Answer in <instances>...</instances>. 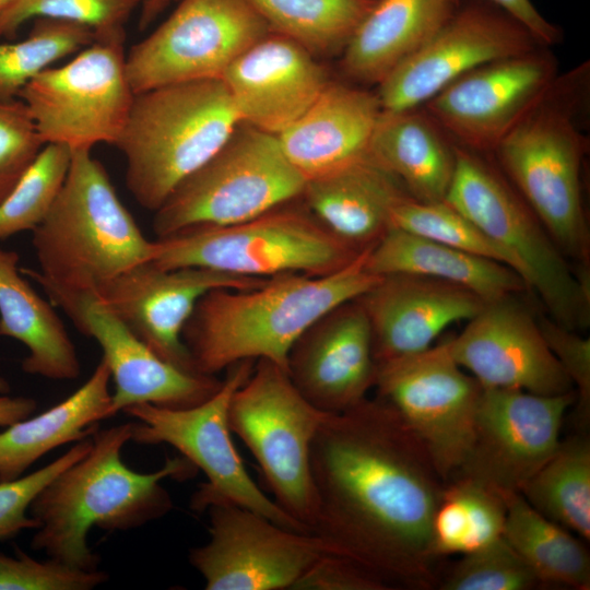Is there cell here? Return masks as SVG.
Instances as JSON below:
<instances>
[{"instance_id":"obj_44","label":"cell","mask_w":590,"mask_h":590,"mask_svg":"<svg viewBox=\"0 0 590 590\" xmlns=\"http://www.w3.org/2000/svg\"><path fill=\"white\" fill-rule=\"evenodd\" d=\"M536 319L547 346L576 388L575 420L585 432L590 420V339L546 316Z\"/></svg>"},{"instance_id":"obj_48","label":"cell","mask_w":590,"mask_h":590,"mask_svg":"<svg viewBox=\"0 0 590 590\" xmlns=\"http://www.w3.org/2000/svg\"><path fill=\"white\" fill-rule=\"evenodd\" d=\"M178 0H141L139 14V30H146L158 16Z\"/></svg>"},{"instance_id":"obj_17","label":"cell","mask_w":590,"mask_h":590,"mask_svg":"<svg viewBox=\"0 0 590 590\" xmlns=\"http://www.w3.org/2000/svg\"><path fill=\"white\" fill-rule=\"evenodd\" d=\"M575 401V391L542 396L483 388L470 451L452 479L518 492L556 450L564 415Z\"/></svg>"},{"instance_id":"obj_9","label":"cell","mask_w":590,"mask_h":590,"mask_svg":"<svg viewBox=\"0 0 590 590\" xmlns=\"http://www.w3.org/2000/svg\"><path fill=\"white\" fill-rule=\"evenodd\" d=\"M305 184L275 134L240 122L175 187L154 212L152 228L161 238L196 225L244 222L302 197Z\"/></svg>"},{"instance_id":"obj_27","label":"cell","mask_w":590,"mask_h":590,"mask_svg":"<svg viewBox=\"0 0 590 590\" xmlns=\"http://www.w3.org/2000/svg\"><path fill=\"white\" fill-rule=\"evenodd\" d=\"M401 184L369 160L306 180V208L335 236L358 250L375 246L390 228Z\"/></svg>"},{"instance_id":"obj_49","label":"cell","mask_w":590,"mask_h":590,"mask_svg":"<svg viewBox=\"0 0 590 590\" xmlns=\"http://www.w3.org/2000/svg\"><path fill=\"white\" fill-rule=\"evenodd\" d=\"M14 0H0V11L9 7Z\"/></svg>"},{"instance_id":"obj_7","label":"cell","mask_w":590,"mask_h":590,"mask_svg":"<svg viewBox=\"0 0 590 590\" xmlns=\"http://www.w3.org/2000/svg\"><path fill=\"white\" fill-rule=\"evenodd\" d=\"M456 146V168L444 201L520 264L558 324L579 332L590 323V278H579L539 219L498 166L483 153Z\"/></svg>"},{"instance_id":"obj_34","label":"cell","mask_w":590,"mask_h":590,"mask_svg":"<svg viewBox=\"0 0 590 590\" xmlns=\"http://www.w3.org/2000/svg\"><path fill=\"white\" fill-rule=\"evenodd\" d=\"M506 507L492 487L467 477L445 483L430 521L434 559L468 554L503 536Z\"/></svg>"},{"instance_id":"obj_41","label":"cell","mask_w":590,"mask_h":590,"mask_svg":"<svg viewBox=\"0 0 590 590\" xmlns=\"http://www.w3.org/2000/svg\"><path fill=\"white\" fill-rule=\"evenodd\" d=\"M92 447V437L76 441L49 464L10 481L0 482V541L27 529H37V521L27 515L35 497L61 471L84 457Z\"/></svg>"},{"instance_id":"obj_36","label":"cell","mask_w":590,"mask_h":590,"mask_svg":"<svg viewBox=\"0 0 590 590\" xmlns=\"http://www.w3.org/2000/svg\"><path fill=\"white\" fill-rule=\"evenodd\" d=\"M94 42V33L85 25L50 17L34 19L24 39L0 43V99L17 98L21 90L39 72Z\"/></svg>"},{"instance_id":"obj_18","label":"cell","mask_w":590,"mask_h":590,"mask_svg":"<svg viewBox=\"0 0 590 590\" xmlns=\"http://www.w3.org/2000/svg\"><path fill=\"white\" fill-rule=\"evenodd\" d=\"M557 74L555 57L538 47L463 74L423 106L455 144L493 153Z\"/></svg>"},{"instance_id":"obj_40","label":"cell","mask_w":590,"mask_h":590,"mask_svg":"<svg viewBox=\"0 0 590 590\" xmlns=\"http://www.w3.org/2000/svg\"><path fill=\"white\" fill-rule=\"evenodd\" d=\"M542 585L502 536L464 554L441 581L442 590H530Z\"/></svg>"},{"instance_id":"obj_13","label":"cell","mask_w":590,"mask_h":590,"mask_svg":"<svg viewBox=\"0 0 590 590\" xmlns=\"http://www.w3.org/2000/svg\"><path fill=\"white\" fill-rule=\"evenodd\" d=\"M126 54L134 94L168 84L222 79L247 48L272 32L248 0H178Z\"/></svg>"},{"instance_id":"obj_39","label":"cell","mask_w":590,"mask_h":590,"mask_svg":"<svg viewBox=\"0 0 590 590\" xmlns=\"http://www.w3.org/2000/svg\"><path fill=\"white\" fill-rule=\"evenodd\" d=\"M141 0H14L0 11V37L15 36L31 19L50 17L87 26L95 40L125 42L126 24Z\"/></svg>"},{"instance_id":"obj_25","label":"cell","mask_w":590,"mask_h":590,"mask_svg":"<svg viewBox=\"0 0 590 590\" xmlns=\"http://www.w3.org/2000/svg\"><path fill=\"white\" fill-rule=\"evenodd\" d=\"M380 113L376 93L329 81L276 137L287 160L308 180L368 160Z\"/></svg>"},{"instance_id":"obj_24","label":"cell","mask_w":590,"mask_h":590,"mask_svg":"<svg viewBox=\"0 0 590 590\" xmlns=\"http://www.w3.org/2000/svg\"><path fill=\"white\" fill-rule=\"evenodd\" d=\"M370 324L376 364L423 352L451 323L469 320L484 299L458 285L413 274H387L357 297Z\"/></svg>"},{"instance_id":"obj_42","label":"cell","mask_w":590,"mask_h":590,"mask_svg":"<svg viewBox=\"0 0 590 590\" xmlns=\"http://www.w3.org/2000/svg\"><path fill=\"white\" fill-rule=\"evenodd\" d=\"M108 578L98 569H79L49 557L37 560L21 550L14 557L0 553V590H91Z\"/></svg>"},{"instance_id":"obj_21","label":"cell","mask_w":590,"mask_h":590,"mask_svg":"<svg viewBox=\"0 0 590 590\" xmlns=\"http://www.w3.org/2000/svg\"><path fill=\"white\" fill-rule=\"evenodd\" d=\"M286 371L299 393L324 413L343 412L367 398L377 364L369 320L357 298L332 308L298 337Z\"/></svg>"},{"instance_id":"obj_33","label":"cell","mask_w":590,"mask_h":590,"mask_svg":"<svg viewBox=\"0 0 590 590\" xmlns=\"http://www.w3.org/2000/svg\"><path fill=\"white\" fill-rule=\"evenodd\" d=\"M552 521L590 540V439L580 432L560 439L554 453L518 489Z\"/></svg>"},{"instance_id":"obj_43","label":"cell","mask_w":590,"mask_h":590,"mask_svg":"<svg viewBox=\"0 0 590 590\" xmlns=\"http://www.w3.org/2000/svg\"><path fill=\"white\" fill-rule=\"evenodd\" d=\"M45 143L22 99H0V203L32 165Z\"/></svg>"},{"instance_id":"obj_4","label":"cell","mask_w":590,"mask_h":590,"mask_svg":"<svg viewBox=\"0 0 590 590\" xmlns=\"http://www.w3.org/2000/svg\"><path fill=\"white\" fill-rule=\"evenodd\" d=\"M589 87L588 61L558 73L493 151L503 174L577 270H590L581 189L589 140L580 128Z\"/></svg>"},{"instance_id":"obj_11","label":"cell","mask_w":590,"mask_h":590,"mask_svg":"<svg viewBox=\"0 0 590 590\" xmlns=\"http://www.w3.org/2000/svg\"><path fill=\"white\" fill-rule=\"evenodd\" d=\"M255 363L244 359L226 368L220 388L199 404L170 409L141 403L127 408L123 412L138 420L132 423L131 440L141 445H170L204 473L208 482L192 496V509L200 511L212 503L227 502L284 528L310 532L260 489L232 440L231 400L250 376Z\"/></svg>"},{"instance_id":"obj_12","label":"cell","mask_w":590,"mask_h":590,"mask_svg":"<svg viewBox=\"0 0 590 590\" xmlns=\"http://www.w3.org/2000/svg\"><path fill=\"white\" fill-rule=\"evenodd\" d=\"M134 93L122 42H99L67 63L49 67L20 92L45 144L71 151L115 145L126 125Z\"/></svg>"},{"instance_id":"obj_2","label":"cell","mask_w":590,"mask_h":590,"mask_svg":"<svg viewBox=\"0 0 590 590\" xmlns=\"http://www.w3.org/2000/svg\"><path fill=\"white\" fill-rule=\"evenodd\" d=\"M370 248L330 274L286 273L252 288L206 293L182 331L197 373L214 376L239 361L260 358L286 370L292 345L309 326L379 281L365 267Z\"/></svg>"},{"instance_id":"obj_29","label":"cell","mask_w":590,"mask_h":590,"mask_svg":"<svg viewBox=\"0 0 590 590\" xmlns=\"http://www.w3.org/2000/svg\"><path fill=\"white\" fill-rule=\"evenodd\" d=\"M365 267L379 276L403 273L445 281L485 302L529 291L522 276L504 263L396 227L369 249Z\"/></svg>"},{"instance_id":"obj_31","label":"cell","mask_w":590,"mask_h":590,"mask_svg":"<svg viewBox=\"0 0 590 590\" xmlns=\"http://www.w3.org/2000/svg\"><path fill=\"white\" fill-rule=\"evenodd\" d=\"M19 255L0 248V335L28 350L22 361L26 374L54 380L80 375L75 346L51 304L21 275Z\"/></svg>"},{"instance_id":"obj_23","label":"cell","mask_w":590,"mask_h":590,"mask_svg":"<svg viewBox=\"0 0 590 590\" xmlns=\"http://www.w3.org/2000/svg\"><path fill=\"white\" fill-rule=\"evenodd\" d=\"M69 317L103 350L115 384L113 416L141 403L189 408L209 399L222 384L214 376L186 371L161 358L94 295L81 298Z\"/></svg>"},{"instance_id":"obj_19","label":"cell","mask_w":590,"mask_h":590,"mask_svg":"<svg viewBox=\"0 0 590 590\" xmlns=\"http://www.w3.org/2000/svg\"><path fill=\"white\" fill-rule=\"evenodd\" d=\"M267 279L202 267L166 270L148 261L105 283L94 296L161 358L197 373L182 340L197 303L213 290L252 288Z\"/></svg>"},{"instance_id":"obj_47","label":"cell","mask_w":590,"mask_h":590,"mask_svg":"<svg viewBox=\"0 0 590 590\" xmlns=\"http://www.w3.org/2000/svg\"><path fill=\"white\" fill-rule=\"evenodd\" d=\"M10 387L8 381L0 376V426L7 427L21 420L31 416L36 410L37 403L32 398L7 396Z\"/></svg>"},{"instance_id":"obj_28","label":"cell","mask_w":590,"mask_h":590,"mask_svg":"<svg viewBox=\"0 0 590 590\" xmlns=\"http://www.w3.org/2000/svg\"><path fill=\"white\" fill-rule=\"evenodd\" d=\"M368 160L393 176L412 198L439 202L452 181L456 146L425 109L381 110Z\"/></svg>"},{"instance_id":"obj_15","label":"cell","mask_w":590,"mask_h":590,"mask_svg":"<svg viewBox=\"0 0 590 590\" xmlns=\"http://www.w3.org/2000/svg\"><path fill=\"white\" fill-rule=\"evenodd\" d=\"M206 509L210 540L189 551L206 590L292 589L319 558L337 554L319 535L238 505L216 502Z\"/></svg>"},{"instance_id":"obj_35","label":"cell","mask_w":590,"mask_h":590,"mask_svg":"<svg viewBox=\"0 0 590 590\" xmlns=\"http://www.w3.org/2000/svg\"><path fill=\"white\" fill-rule=\"evenodd\" d=\"M272 32L314 56L344 48L375 0H248Z\"/></svg>"},{"instance_id":"obj_46","label":"cell","mask_w":590,"mask_h":590,"mask_svg":"<svg viewBox=\"0 0 590 590\" xmlns=\"http://www.w3.org/2000/svg\"><path fill=\"white\" fill-rule=\"evenodd\" d=\"M487 1L505 11L523 25L541 46L550 47L562 40L560 28L546 20L531 0Z\"/></svg>"},{"instance_id":"obj_16","label":"cell","mask_w":590,"mask_h":590,"mask_svg":"<svg viewBox=\"0 0 590 590\" xmlns=\"http://www.w3.org/2000/svg\"><path fill=\"white\" fill-rule=\"evenodd\" d=\"M541 46L508 13L488 2L459 4L440 30L378 84L381 110L418 108L463 74Z\"/></svg>"},{"instance_id":"obj_38","label":"cell","mask_w":590,"mask_h":590,"mask_svg":"<svg viewBox=\"0 0 590 590\" xmlns=\"http://www.w3.org/2000/svg\"><path fill=\"white\" fill-rule=\"evenodd\" d=\"M72 151L57 143L43 146L0 203V239L34 231L46 217L66 180Z\"/></svg>"},{"instance_id":"obj_22","label":"cell","mask_w":590,"mask_h":590,"mask_svg":"<svg viewBox=\"0 0 590 590\" xmlns=\"http://www.w3.org/2000/svg\"><path fill=\"white\" fill-rule=\"evenodd\" d=\"M222 80L240 121L275 135L295 122L329 83L310 51L275 32L241 52Z\"/></svg>"},{"instance_id":"obj_45","label":"cell","mask_w":590,"mask_h":590,"mask_svg":"<svg viewBox=\"0 0 590 590\" xmlns=\"http://www.w3.org/2000/svg\"><path fill=\"white\" fill-rule=\"evenodd\" d=\"M293 590H390L376 575L338 554L319 558L296 581Z\"/></svg>"},{"instance_id":"obj_26","label":"cell","mask_w":590,"mask_h":590,"mask_svg":"<svg viewBox=\"0 0 590 590\" xmlns=\"http://www.w3.org/2000/svg\"><path fill=\"white\" fill-rule=\"evenodd\" d=\"M460 0H375L343 48L345 75L379 84L450 19Z\"/></svg>"},{"instance_id":"obj_20","label":"cell","mask_w":590,"mask_h":590,"mask_svg":"<svg viewBox=\"0 0 590 590\" xmlns=\"http://www.w3.org/2000/svg\"><path fill=\"white\" fill-rule=\"evenodd\" d=\"M448 350L482 388L555 396L575 391L547 346L538 319L514 295L485 303Z\"/></svg>"},{"instance_id":"obj_30","label":"cell","mask_w":590,"mask_h":590,"mask_svg":"<svg viewBox=\"0 0 590 590\" xmlns=\"http://www.w3.org/2000/svg\"><path fill=\"white\" fill-rule=\"evenodd\" d=\"M111 375L102 357L88 379L68 398L0 433V482L22 474L47 452L92 437L111 417Z\"/></svg>"},{"instance_id":"obj_5","label":"cell","mask_w":590,"mask_h":590,"mask_svg":"<svg viewBox=\"0 0 590 590\" xmlns=\"http://www.w3.org/2000/svg\"><path fill=\"white\" fill-rule=\"evenodd\" d=\"M91 152L72 151L61 190L33 231L39 271L21 270L68 316L81 298L153 257V240L142 234Z\"/></svg>"},{"instance_id":"obj_10","label":"cell","mask_w":590,"mask_h":590,"mask_svg":"<svg viewBox=\"0 0 590 590\" xmlns=\"http://www.w3.org/2000/svg\"><path fill=\"white\" fill-rule=\"evenodd\" d=\"M328 414L299 393L285 369L264 358L256 361L228 409L229 428L256 458L273 500L310 532L316 515L310 450Z\"/></svg>"},{"instance_id":"obj_37","label":"cell","mask_w":590,"mask_h":590,"mask_svg":"<svg viewBox=\"0 0 590 590\" xmlns=\"http://www.w3.org/2000/svg\"><path fill=\"white\" fill-rule=\"evenodd\" d=\"M389 219L390 227L504 263L522 276L520 264L510 253L446 201L423 202L403 193L393 202Z\"/></svg>"},{"instance_id":"obj_1","label":"cell","mask_w":590,"mask_h":590,"mask_svg":"<svg viewBox=\"0 0 590 590\" xmlns=\"http://www.w3.org/2000/svg\"><path fill=\"white\" fill-rule=\"evenodd\" d=\"M312 533L389 588L436 585L430 521L445 482L425 447L386 401L328 414L310 450Z\"/></svg>"},{"instance_id":"obj_8","label":"cell","mask_w":590,"mask_h":590,"mask_svg":"<svg viewBox=\"0 0 590 590\" xmlns=\"http://www.w3.org/2000/svg\"><path fill=\"white\" fill-rule=\"evenodd\" d=\"M290 203L244 222L196 225L156 238L151 262L166 270L202 267L267 279L330 274L363 251L335 236L307 208Z\"/></svg>"},{"instance_id":"obj_3","label":"cell","mask_w":590,"mask_h":590,"mask_svg":"<svg viewBox=\"0 0 590 590\" xmlns=\"http://www.w3.org/2000/svg\"><path fill=\"white\" fill-rule=\"evenodd\" d=\"M131 433L132 422L97 429L90 451L35 497L28 509L38 523L34 550L74 568L98 569L99 557L87 544L91 528L130 530L172 510L173 500L162 481L188 477L197 468L176 457L154 472L130 469L121 451Z\"/></svg>"},{"instance_id":"obj_6","label":"cell","mask_w":590,"mask_h":590,"mask_svg":"<svg viewBox=\"0 0 590 590\" xmlns=\"http://www.w3.org/2000/svg\"><path fill=\"white\" fill-rule=\"evenodd\" d=\"M240 122L222 79L174 83L134 94L115 144L126 161V187L142 208L155 212Z\"/></svg>"},{"instance_id":"obj_14","label":"cell","mask_w":590,"mask_h":590,"mask_svg":"<svg viewBox=\"0 0 590 590\" xmlns=\"http://www.w3.org/2000/svg\"><path fill=\"white\" fill-rule=\"evenodd\" d=\"M375 388L421 440L440 479L449 482L474 438L480 382L462 370L444 341L377 364Z\"/></svg>"},{"instance_id":"obj_32","label":"cell","mask_w":590,"mask_h":590,"mask_svg":"<svg viewBox=\"0 0 590 590\" xmlns=\"http://www.w3.org/2000/svg\"><path fill=\"white\" fill-rule=\"evenodd\" d=\"M506 507L503 538L542 585L590 588V556L566 528L534 509L517 491L495 489Z\"/></svg>"}]
</instances>
